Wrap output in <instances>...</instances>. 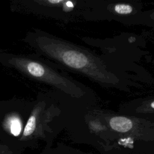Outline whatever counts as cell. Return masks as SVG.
Masks as SVG:
<instances>
[{
	"instance_id": "9",
	"label": "cell",
	"mask_w": 154,
	"mask_h": 154,
	"mask_svg": "<svg viewBox=\"0 0 154 154\" xmlns=\"http://www.w3.org/2000/svg\"><path fill=\"white\" fill-rule=\"evenodd\" d=\"M67 6H69V7H73V4H72V3L71 2H67Z\"/></svg>"
},
{
	"instance_id": "4",
	"label": "cell",
	"mask_w": 154,
	"mask_h": 154,
	"mask_svg": "<svg viewBox=\"0 0 154 154\" xmlns=\"http://www.w3.org/2000/svg\"><path fill=\"white\" fill-rule=\"evenodd\" d=\"M27 69L30 74L36 77L42 76L45 73V70L42 66L34 62L29 63L28 64Z\"/></svg>"
},
{
	"instance_id": "8",
	"label": "cell",
	"mask_w": 154,
	"mask_h": 154,
	"mask_svg": "<svg viewBox=\"0 0 154 154\" xmlns=\"http://www.w3.org/2000/svg\"><path fill=\"white\" fill-rule=\"evenodd\" d=\"M49 2H51V3H52V4H56V3H59V2H61V1H60V0H57V1H55V0H53V1L49 0Z\"/></svg>"
},
{
	"instance_id": "3",
	"label": "cell",
	"mask_w": 154,
	"mask_h": 154,
	"mask_svg": "<svg viewBox=\"0 0 154 154\" xmlns=\"http://www.w3.org/2000/svg\"><path fill=\"white\" fill-rule=\"evenodd\" d=\"M36 128V119L34 116H31L24 128L23 135H22V139L24 140L26 138L31 137L35 131Z\"/></svg>"
},
{
	"instance_id": "2",
	"label": "cell",
	"mask_w": 154,
	"mask_h": 154,
	"mask_svg": "<svg viewBox=\"0 0 154 154\" xmlns=\"http://www.w3.org/2000/svg\"><path fill=\"white\" fill-rule=\"evenodd\" d=\"M109 125L114 131L125 134L128 133L131 129L133 122L129 119L125 117H114L109 120Z\"/></svg>"
},
{
	"instance_id": "5",
	"label": "cell",
	"mask_w": 154,
	"mask_h": 154,
	"mask_svg": "<svg viewBox=\"0 0 154 154\" xmlns=\"http://www.w3.org/2000/svg\"><path fill=\"white\" fill-rule=\"evenodd\" d=\"M114 10L119 14H129L132 11L131 6L126 4H117L114 7Z\"/></svg>"
},
{
	"instance_id": "7",
	"label": "cell",
	"mask_w": 154,
	"mask_h": 154,
	"mask_svg": "<svg viewBox=\"0 0 154 154\" xmlns=\"http://www.w3.org/2000/svg\"><path fill=\"white\" fill-rule=\"evenodd\" d=\"M0 154H14V152L8 146L0 144Z\"/></svg>"
},
{
	"instance_id": "1",
	"label": "cell",
	"mask_w": 154,
	"mask_h": 154,
	"mask_svg": "<svg viewBox=\"0 0 154 154\" xmlns=\"http://www.w3.org/2000/svg\"><path fill=\"white\" fill-rule=\"evenodd\" d=\"M62 58L67 66L76 69L82 68L88 63V59L84 54L75 51L65 52L63 54Z\"/></svg>"
},
{
	"instance_id": "6",
	"label": "cell",
	"mask_w": 154,
	"mask_h": 154,
	"mask_svg": "<svg viewBox=\"0 0 154 154\" xmlns=\"http://www.w3.org/2000/svg\"><path fill=\"white\" fill-rule=\"evenodd\" d=\"M20 131H21V126L19 121L17 119L13 120L11 122V127H10L11 133L13 135L17 136L20 134Z\"/></svg>"
},
{
	"instance_id": "10",
	"label": "cell",
	"mask_w": 154,
	"mask_h": 154,
	"mask_svg": "<svg viewBox=\"0 0 154 154\" xmlns=\"http://www.w3.org/2000/svg\"><path fill=\"white\" fill-rule=\"evenodd\" d=\"M150 106H151V107L152 108H154V102H153L152 103H151V105H150Z\"/></svg>"
}]
</instances>
